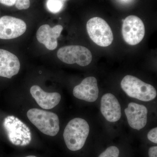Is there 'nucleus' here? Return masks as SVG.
Here are the masks:
<instances>
[{
  "label": "nucleus",
  "instance_id": "1",
  "mask_svg": "<svg viewBox=\"0 0 157 157\" xmlns=\"http://www.w3.org/2000/svg\"><path fill=\"white\" fill-rule=\"evenodd\" d=\"M89 132V125L83 119L76 118L70 121L63 133L67 147L72 151L81 149L84 146Z\"/></svg>",
  "mask_w": 157,
  "mask_h": 157
},
{
  "label": "nucleus",
  "instance_id": "2",
  "mask_svg": "<svg viewBox=\"0 0 157 157\" xmlns=\"http://www.w3.org/2000/svg\"><path fill=\"white\" fill-rule=\"evenodd\" d=\"M27 116L31 122L45 135L52 137L59 131V117L54 113L33 108L28 111Z\"/></svg>",
  "mask_w": 157,
  "mask_h": 157
},
{
  "label": "nucleus",
  "instance_id": "3",
  "mask_svg": "<svg viewBox=\"0 0 157 157\" xmlns=\"http://www.w3.org/2000/svg\"><path fill=\"white\" fill-rule=\"evenodd\" d=\"M121 85L122 89L129 97L140 101H152L157 96L156 90L153 86L135 76H126L121 82Z\"/></svg>",
  "mask_w": 157,
  "mask_h": 157
},
{
  "label": "nucleus",
  "instance_id": "4",
  "mask_svg": "<svg viewBox=\"0 0 157 157\" xmlns=\"http://www.w3.org/2000/svg\"><path fill=\"white\" fill-rule=\"evenodd\" d=\"M3 127L8 138L16 146L28 145L32 140L30 130L24 123L14 116H8L3 121Z\"/></svg>",
  "mask_w": 157,
  "mask_h": 157
},
{
  "label": "nucleus",
  "instance_id": "5",
  "mask_svg": "<svg viewBox=\"0 0 157 157\" xmlns=\"http://www.w3.org/2000/svg\"><path fill=\"white\" fill-rule=\"evenodd\" d=\"M86 29L90 38L97 45L107 47L112 44L113 39L112 30L103 18H91L87 22Z\"/></svg>",
  "mask_w": 157,
  "mask_h": 157
},
{
  "label": "nucleus",
  "instance_id": "6",
  "mask_svg": "<svg viewBox=\"0 0 157 157\" xmlns=\"http://www.w3.org/2000/svg\"><path fill=\"white\" fill-rule=\"evenodd\" d=\"M57 57L65 63H77L82 67L89 65L92 60V55L89 49L80 45L62 47L58 51Z\"/></svg>",
  "mask_w": 157,
  "mask_h": 157
},
{
  "label": "nucleus",
  "instance_id": "7",
  "mask_svg": "<svg viewBox=\"0 0 157 157\" xmlns=\"http://www.w3.org/2000/svg\"><path fill=\"white\" fill-rule=\"evenodd\" d=\"M123 37L129 45L140 43L145 35V27L142 21L135 15H130L124 20L122 25Z\"/></svg>",
  "mask_w": 157,
  "mask_h": 157
},
{
  "label": "nucleus",
  "instance_id": "8",
  "mask_svg": "<svg viewBox=\"0 0 157 157\" xmlns=\"http://www.w3.org/2000/svg\"><path fill=\"white\" fill-rule=\"evenodd\" d=\"M24 21L12 16L0 18V39H11L20 36L26 30Z\"/></svg>",
  "mask_w": 157,
  "mask_h": 157
},
{
  "label": "nucleus",
  "instance_id": "9",
  "mask_svg": "<svg viewBox=\"0 0 157 157\" xmlns=\"http://www.w3.org/2000/svg\"><path fill=\"white\" fill-rule=\"evenodd\" d=\"M73 94L80 100L87 102H94L99 95L97 79L93 76L84 78L80 84L74 88Z\"/></svg>",
  "mask_w": 157,
  "mask_h": 157
},
{
  "label": "nucleus",
  "instance_id": "10",
  "mask_svg": "<svg viewBox=\"0 0 157 157\" xmlns=\"http://www.w3.org/2000/svg\"><path fill=\"white\" fill-rule=\"evenodd\" d=\"M124 112L129 125L132 128L139 131L146 125L148 110L145 106L132 102L129 104Z\"/></svg>",
  "mask_w": 157,
  "mask_h": 157
},
{
  "label": "nucleus",
  "instance_id": "11",
  "mask_svg": "<svg viewBox=\"0 0 157 157\" xmlns=\"http://www.w3.org/2000/svg\"><path fill=\"white\" fill-rule=\"evenodd\" d=\"M63 29V27L61 25H56L52 28L48 25H42L37 31V40L45 45L48 50H54L57 47V39L60 36Z\"/></svg>",
  "mask_w": 157,
  "mask_h": 157
},
{
  "label": "nucleus",
  "instance_id": "12",
  "mask_svg": "<svg viewBox=\"0 0 157 157\" xmlns=\"http://www.w3.org/2000/svg\"><path fill=\"white\" fill-rule=\"evenodd\" d=\"M101 110L103 116L110 122L117 121L121 116L119 102L111 94H105L102 97Z\"/></svg>",
  "mask_w": 157,
  "mask_h": 157
},
{
  "label": "nucleus",
  "instance_id": "13",
  "mask_svg": "<svg viewBox=\"0 0 157 157\" xmlns=\"http://www.w3.org/2000/svg\"><path fill=\"white\" fill-rule=\"evenodd\" d=\"M20 69L18 58L8 51L0 49V76L11 78L17 75Z\"/></svg>",
  "mask_w": 157,
  "mask_h": 157
},
{
  "label": "nucleus",
  "instance_id": "14",
  "mask_svg": "<svg viewBox=\"0 0 157 157\" xmlns=\"http://www.w3.org/2000/svg\"><path fill=\"white\" fill-rule=\"evenodd\" d=\"M30 93L38 105L44 109H51L55 107L61 98L59 93L45 92L38 85L31 88Z\"/></svg>",
  "mask_w": 157,
  "mask_h": 157
},
{
  "label": "nucleus",
  "instance_id": "15",
  "mask_svg": "<svg viewBox=\"0 0 157 157\" xmlns=\"http://www.w3.org/2000/svg\"><path fill=\"white\" fill-rule=\"evenodd\" d=\"M46 6L49 11L55 14L61 10L63 4L60 0H47Z\"/></svg>",
  "mask_w": 157,
  "mask_h": 157
},
{
  "label": "nucleus",
  "instance_id": "16",
  "mask_svg": "<svg viewBox=\"0 0 157 157\" xmlns=\"http://www.w3.org/2000/svg\"><path fill=\"white\" fill-rule=\"evenodd\" d=\"M119 150L116 146H110L102 152L99 157H118Z\"/></svg>",
  "mask_w": 157,
  "mask_h": 157
},
{
  "label": "nucleus",
  "instance_id": "17",
  "mask_svg": "<svg viewBox=\"0 0 157 157\" xmlns=\"http://www.w3.org/2000/svg\"><path fill=\"white\" fill-rule=\"evenodd\" d=\"M30 6V0H17L15 6L19 10L27 9L29 8Z\"/></svg>",
  "mask_w": 157,
  "mask_h": 157
},
{
  "label": "nucleus",
  "instance_id": "18",
  "mask_svg": "<svg viewBox=\"0 0 157 157\" xmlns=\"http://www.w3.org/2000/svg\"><path fill=\"white\" fill-rule=\"evenodd\" d=\"M147 138L150 141L157 143V128L151 129L147 134Z\"/></svg>",
  "mask_w": 157,
  "mask_h": 157
},
{
  "label": "nucleus",
  "instance_id": "19",
  "mask_svg": "<svg viewBox=\"0 0 157 157\" xmlns=\"http://www.w3.org/2000/svg\"><path fill=\"white\" fill-rule=\"evenodd\" d=\"M148 155L149 157H157V147H150L149 149Z\"/></svg>",
  "mask_w": 157,
  "mask_h": 157
},
{
  "label": "nucleus",
  "instance_id": "20",
  "mask_svg": "<svg viewBox=\"0 0 157 157\" xmlns=\"http://www.w3.org/2000/svg\"><path fill=\"white\" fill-rule=\"evenodd\" d=\"M17 0H0V3L8 6H12L16 4Z\"/></svg>",
  "mask_w": 157,
  "mask_h": 157
},
{
  "label": "nucleus",
  "instance_id": "21",
  "mask_svg": "<svg viewBox=\"0 0 157 157\" xmlns=\"http://www.w3.org/2000/svg\"><path fill=\"white\" fill-rule=\"evenodd\" d=\"M25 157H37L36 156H33V155H30V156H27Z\"/></svg>",
  "mask_w": 157,
  "mask_h": 157
}]
</instances>
